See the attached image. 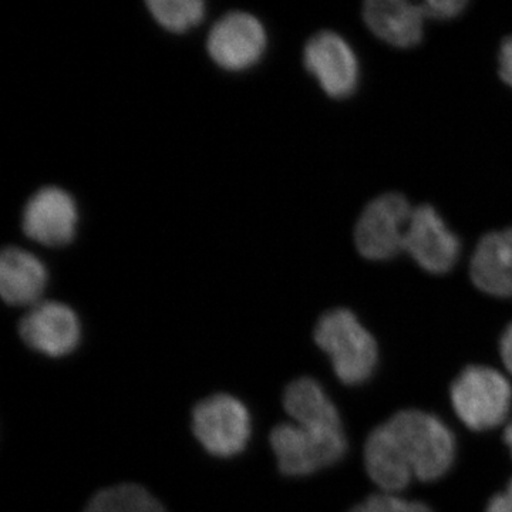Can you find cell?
<instances>
[{
  "label": "cell",
  "mask_w": 512,
  "mask_h": 512,
  "mask_svg": "<svg viewBox=\"0 0 512 512\" xmlns=\"http://www.w3.org/2000/svg\"><path fill=\"white\" fill-rule=\"evenodd\" d=\"M313 336L316 345L328 353L340 382L359 386L375 373L379 356L376 340L349 309L326 312Z\"/></svg>",
  "instance_id": "cell-1"
},
{
  "label": "cell",
  "mask_w": 512,
  "mask_h": 512,
  "mask_svg": "<svg viewBox=\"0 0 512 512\" xmlns=\"http://www.w3.org/2000/svg\"><path fill=\"white\" fill-rule=\"evenodd\" d=\"M386 424L409 461L414 477L439 480L453 466L456 440L446 424L433 414L403 410Z\"/></svg>",
  "instance_id": "cell-2"
},
{
  "label": "cell",
  "mask_w": 512,
  "mask_h": 512,
  "mask_svg": "<svg viewBox=\"0 0 512 512\" xmlns=\"http://www.w3.org/2000/svg\"><path fill=\"white\" fill-rule=\"evenodd\" d=\"M450 393L457 416L474 431L500 426L511 409V384L487 366L466 367L454 380Z\"/></svg>",
  "instance_id": "cell-3"
},
{
  "label": "cell",
  "mask_w": 512,
  "mask_h": 512,
  "mask_svg": "<svg viewBox=\"0 0 512 512\" xmlns=\"http://www.w3.org/2000/svg\"><path fill=\"white\" fill-rule=\"evenodd\" d=\"M279 471L288 477H305L339 463L348 450L343 431L306 429L296 423L278 424L269 436Z\"/></svg>",
  "instance_id": "cell-4"
},
{
  "label": "cell",
  "mask_w": 512,
  "mask_h": 512,
  "mask_svg": "<svg viewBox=\"0 0 512 512\" xmlns=\"http://www.w3.org/2000/svg\"><path fill=\"white\" fill-rule=\"evenodd\" d=\"M192 433L208 454L231 458L247 448L252 434L249 410L227 393L212 394L192 410Z\"/></svg>",
  "instance_id": "cell-5"
},
{
  "label": "cell",
  "mask_w": 512,
  "mask_h": 512,
  "mask_svg": "<svg viewBox=\"0 0 512 512\" xmlns=\"http://www.w3.org/2000/svg\"><path fill=\"white\" fill-rule=\"evenodd\" d=\"M413 208L397 192L380 195L360 215L355 231L356 247L372 261H387L404 251Z\"/></svg>",
  "instance_id": "cell-6"
},
{
  "label": "cell",
  "mask_w": 512,
  "mask_h": 512,
  "mask_svg": "<svg viewBox=\"0 0 512 512\" xmlns=\"http://www.w3.org/2000/svg\"><path fill=\"white\" fill-rule=\"evenodd\" d=\"M268 46L265 26L248 12L222 16L208 33L207 50L212 62L228 72L251 69Z\"/></svg>",
  "instance_id": "cell-7"
},
{
  "label": "cell",
  "mask_w": 512,
  "mask_h": 512,
  "mask_svg": "<svg viewBox=\"0 0 512 512\" xmlns=\"http://www.w3.org/2000/svg\"><path fill=\"white\" fill-rule=\"evenodd\" d=\"M18 330L28 348L53 359L69 356L82 340L79 316L66 303L56 301L32 306L20 319Z\"/></svg>",
  "instance_id": "cell-8"
},
{
  "label": "cell",
  "mask_w": 512,
  "mask_h": 512,
  "mask_svg": "<svg viewBox=\"0 0 512 512\" xmlns=\"http://www.w3.org/2000/svg\"><path fill=\"white\" fill-rule=\"evenodd\" d=\"M23 232L45 247H63L76 237L79 208L69 192L59 187L36 191L23 210Z\"/></svg>",
  "instance_id": "cell-9"
},
{
  "label": "cell",
  "mask_w": 512,
  "mask_h": 512,
  "mask_svg": "<svg viewBox=\"0 0 512 512\" xmlns=\"http://www.w3.org/2000/svg\"><path fill=\"white\" fill-rule=\"evenodd\" d=\"M303 63L333 99H345L359 83V64L352 47L338 33H316L306 43Z\"/></svg>",
  "instance_id": "cell-10"
},
{
  "label": "cell",
  "mask_w": 512,
  "mask_h": 512,
  "mask_svg": "<svg viewBox=\"0 0 512 512\" xmlns=\"http://www.w3.org/2000/svg\"><path fill=\"white\" fill-rule=\"evenodd\" d=\"M460 241L430 205L414 208L404 251L430 274H446L460 256Z\"/></svg>",
  "instance_id": "cell-11"
},
{
  "label": "cell",
  "mask_w": 512,
  "mask_h": 512,
  "mask_svg": "<svg viewBox=\"0 0 512 512\" xmlns=\"http://www.w3.org/2000/svg\"><path fill=\"white\" fill-rule=\"evenodd\" d=\"M49 282L45 264L25 249L9 247L0 256V295L10 306H32L42 302Z\"/></svg>",
  "instance_id": "cell-12"
},
{
  "label": "cell",
  "mask_w": 512,
  "mask_h": 512,
  "mask_svg": "<svg viewBox=\"0 0 512 512\" xmlns=\"http://www.w3.org/2000/svg\"><path fill=\"white\" fill-rule=\"evenodd\" d=\"M471 279L488 295L512 296V228L481 239L471 259Z\"/></svg>",
  "instance_id": "cell-13"
},
{
  "label": "cell",
  "mask_w": 512,
  "mask_h": 512,
  "mask_svg": "<svg viewBox=\"0 0 512 512\" xmlns=\"http://www.w3.org/2000/svg\"><path fill=\"white\" fill-rule=\"evenodd\" d=\"M369 29L384 42L397 47H413L423 39V19L419 5L402 0H372L363 6Z\"/></svg>",
  "instance_id": "cell-14"
},
{
  "label": "cell",
  "mask_w": 512,
  "mask_h": 512,
  "mask_svg": "<svg viewBox=\"0 0 512 512\" xmlns=\"http://www.w3.org/2000/svg\"><path fill=\"white\" fill-rule=\"evenodd\" d=\"M365 464L370 478L387 493L404 490L414 476L409 461L386 423L367 437Z\"/></svg>",
  "instance_id": "cell-15"
},
{
  "label": "cell",
  "mask_w": 512,
  "mask_h": 512,
  "mask_svg": "<svg viewBox=\"0 0 512 512\" xmlns=\"http://www.w3.org/2000/svg\"><path fill=\"white\" fill-rule=\"evenodd\" d=\"M284 407L293 423L318 431H343L335 404L312 377L293 380L286 387Z\"/></svg>",
  "instance_id": "cell-16"
},
{
  "label": "cell",
  "mask_w": 512,
  "mask_h": 512,
  "mask_svg": "<svg viewBox=\"0 0 512 512\" xmlns=\"http://www.w3.org/2000/svg\"><path fill=\"white\" fill-rule=\"evenodd\" d=\"M83 512H167L147 488L138 484H119L94 494Z\"/></svg>",
  "instance_id": "cell-17"
},
{
  "label": "cell",
  "mask_w": 512,
  "mask_h": 512,
  "mask_svg": "<svg viewBox=\"0 0 512 512\" xmlns=\"http://www.w3.org/2000/svg\"><path fill=\"white\" fill-rule=\"evenodd\" d=\"M146 5L158 25L173 33H185L200 25L207 10L202 0H150Z\"/></svg>",
  "instance_id": "cell-18"
},
{
  "label": "cell",
  "mask_w": 512,
  "mask_h": 512,
  "mask_svg": "<svg viewBox=\"0 0 512 512\" xmlns=\"http://www.w3.org/2000/svg\"><path fill=\"white\" fill-rule=\"evenodd\" d=\"M349 512H433L419 501H406L393 495H372Z\"/></svg>",
  "instance_id": "cell-19"
},
{
  "label": "cell",
  "mask_w": 512,
  "mask_h": 512,
  "mask_svg": "<svg viewBox=\"0 0 512 512\" xmlns=\"http://www.w3.org/2000/svg\"><path fill=\"white\" fill-rule=\"evenodd\" d=\"M420 9L424 18H434L447 20L456 18L464 9L467 8V2L463 0H443V2H424L421 3Z\"/></svg>",
  "instance_id": "cell-20"
},
{
  "label": "cell",
  "mask_w": 512,
  "mask_h": 512,
  "mask_svg": "<svg viewBox=\"0 0 512 512\" xmlns=\"http://www.w3.org/2000/svg\"><path fill=\"white\" fill-rule=\"evenodd\" d=\"M500 76L512 87V36L507 37L501 45Z\"/></svg>",
  "instance_id": "cell-21"
},
{
  "label": "cell",
  "mask_w": 512,
  "mask_h": 512,
  "mask_svg": "<svg viewBox=\"0 0 512 512\" xmlns=\"http://www.w3.org/2000/svg\"><path fill=\"white\" fill-rule=\"evenodd\" d=\"M501 357H503L507 369L512 373V323L501 338Z\"/></svg>",
  "instance_id": "cell-22"
},
{
  "label": "cell",
  "mask_w": 512,
  "mask_h": 512,
  "mask_svg": "<svg viewBox=\"0 0 512 512\" xmlns=\"http://www.w3.org/2000/svg\"><path fill=\"white\" fill-rule=\"evenodd\" d=\"M487 512H512V500L507 494L495 495L488 503Z\"/></svg>",
  "instance_id": "cell-23"
},
{
  "label": "cell",
  "mask_w": 512,
  "mask_h": 512,
  "mask_svg": "<svg viewBox=\"0 0 512 512\" xmlns=\"http://www.w3.org/2000/svg\"><path fill=\"white\" fill-rule=\"evenodd\" d=\"M504 441H505V444H507V446L510 447L511 454H512V421L510 424H508L507 429H505Z\"/></svg>",
  "instance_id": "cell-24"
},
{
  "label": "cell",
  "mask_w": 512,
  "mask_h": 512,
  "mask_svg": "<svg viewBox=\"0 0 512 512\" xmlns=\"http://www.w3.org/2000/svg\"><path fill=\"white\" fill-rule=\"evenodd\" d=\"M505 494H507L512 500V480L510 481V484H508L507 493Z\"/></svg>",
  "instance_id": "cell-25"
}]
</instances>
